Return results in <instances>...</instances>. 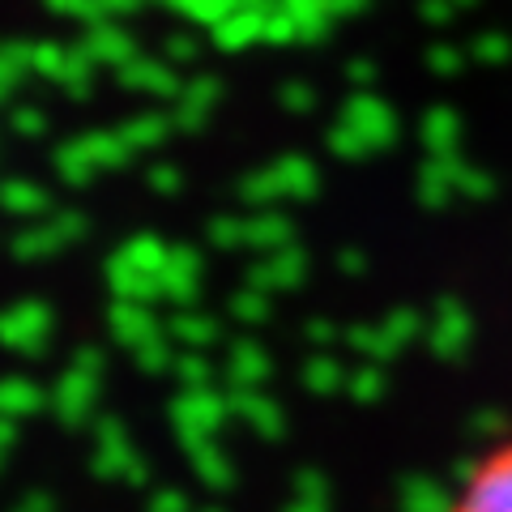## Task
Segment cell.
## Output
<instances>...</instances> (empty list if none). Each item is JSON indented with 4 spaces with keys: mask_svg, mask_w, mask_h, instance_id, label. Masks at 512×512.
I'll list each match as a JSON object with an SVG mask.
<instances>
[{
    "mask_svg": "<svg viewBox=\"0 0 512 512\" xmlns=\"http://www.w3.org/2000/svg\"><path fill=\"white\" fill-rule=\"evenodd\" d=\"M448 512H512V436L474 457L448 500Z\"/></svg>",
    "mask_w": 512,
    "mask_h": 512,
    "instance_id": "cell-1",
    "label": "cell"
}]
</instances>
